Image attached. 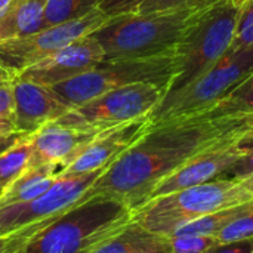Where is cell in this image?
<instances>
[{
	"label": "cell",
	"instance_id": "obj_35",
	"mask_svg": "<svg viewBox=\"0 0 253 253\" xmlns=\"http://www.w3.org/2000/svg\"><path fill=\"white\" fill-rule=\"evenodd\" d=\"M245 1H246V0H231V3H233V4H236L237 7H240Z\"/></svg>",
	"mask_w": 253,
	"mask_h": 253
},
{
	"label": "cell",
	"instance_id": "obj_22",
	"mask_svg": "<svg viewBox=\"0 0 253 253\" xmlns=\"http://www.w3.org/2000/svg\"><path fill=\"white\" fill-rule=\"evenodd\" d=\"M221 0H142L133 12H178V10H203Z\"/></svg>",
	"mask_w": 253,
	"mask_h": 253
},
{
	"label": "cell",
	"instance_id": "obj_23",
	"mask_svg": "<svg viewBox=\"0 0 253 253\" xmlns=\"http://www.w3.org/2000/svg\"><path fill=\"white\" fill-rule=\"evenodd\" d=\"M249 46H253V0H246L239 7L230 49L239 50Z\"/></svg>",
	"mask_w": 253,
	"mask_h": 253
},
{
	"label": "cell",
	"instance_id": "obj_25",
	"mask_svg": "<svg viewBox=\"0 0 253 253\" xmlns=\"http://www.w3.org/2000/svg\"><path fill=\"white\" fill-rule=\"evenodd\" d=\"M170 253H206L216 242L209 236H173L170 237Z\"/></svg>",
	"mask_w": 253,
	"mask_h": 253
},
{
	"label": "cell",
	"instance_id": "obj_11",
	"mask_svg": "<svg viewBox=\"0 0 253 253\" xmlns=\"http://www.w3.org/2000/svg\"><path fill=\"white\" fill-rule=\"evenodd\" d=\"M245 136L246 130L240 127L225 135L206 150L200 151L188 162H185L181 168H178L173 173L166 176L156 187L150 199L200 185L218 179L219 175L225 172H231L234 165L243 156L245 150L242 147V141L245 139Z\"/></svg>",
	"mask_w": 253,
	"mask_h": 253
},
{
	"label": "cell",
	"instance_id": "obj_21",
	"mask_svg": "<svg viewBox=\"0 0 253 253\" xmlns=\"http://www.w3.org/2000/svg\"><path fill=\"white\" fill-rule=\"evenodd\" d=\"M101 0H46L44 28L79 19L95 9H99Z\"/></svg>",
	"mask_w": 253,
	"mask_h": 253
},
{
	"label": "cell",
	"instance_id": "obj_13",
	"mask_svg": "<svg viewBox=\"0 0 253 253\" xmlns=\"http://www.w3.org/2000/svg\"><path fill=\"white\" fill-rule=\"evenodd\" d=\"M150 127V117H142L95 135V138L64 168L61 173H87L105 170Z\"/></svg>",
	"mask_w": 253,
	"mask_h": 253
},
{
	"label": "cell",
	"instance_id": "obj_30",
	"mask_svg": "<svg viewBox=\"0 0 253 253\" xmlns=\"http://www.w3.org/2000/svg\"><path fill=\"white\" fill-rule=\"evenodd\" d=\"M22 136H24V133H21V132H13V133H9V135H1L0 136V153L7 150L9 147H12Z\"/></svg>",
	"mask_w": 253,
	"mask_h": 253
},
{
	"label": "cell",
	"instance_id": "obj_3",
	"mask_svg": "<svg viewBox=\"0 0 253 253\" xmlns=\"http://www.w3.org/2000/svg\"><path fill=\"white\" fill-rule=\"evenodd\" d=\"M200 10L127 12L110 16L90 36L99 43L104 61H135L172 55Z\"/></svg>",
	"mask_w": 253,
	"mask_h": 253
},
{
	"label": "cell",
	"instance_id": "obj_10",
	"mask_svg": "<svg viewBox=\"0 0 253 253\" xmlns=\"http://www.w3.org/2000/svg\"><path fill=\"white\" fill-rule=\"evenodd\" d=\"M110 16L101 9L64 24L46 27L34 34L0 43V73L13 79L24 70L50 56L79 37L89 36Z\"/></svg>",
	"mask_w": 253,
	"mask_h": 253
},
{
	"label": "cell",
	"instance_id": "obj_7",
	"mask_svg": "<svg viewBox=\"0 0 253 253\" xmlns=\"http://www.w3.org/2000/svg\"><path fill=\"white\" fill-rule=\"evenodd\" d=\"M173 53L150 59L101 61L96 67L68 82L52 86L56 98L70 110L132 83H154L168 90L173 76Z\"/></svg>",
	"mask_w": 253,
	"mask_h": 253
},
{
	"label": "cell",
	"instance_id": "obj_27",
	"mask_svg": "<svg viewBox=\"0 0 253 253\" xmlns=\"http://www.w3.org/2000/svg\"><path fill=\"white\" fill-rule=\"evenodd\" d=\"M141 1L142 0H101L99 9L108 16H116L120 13L133 12Z\"/></svg>",
	"mask_w": 253,
	"mask_h": 253
},
{
	"label": "cell",
	"instance_id": "obj_31",
	"mask_svg": "<svg viewBox=\"0 0 253 253\" xmlns=\"http://www.w3.org/2000/svg\"><path fill=\"white\" fill-rule=\"evenodd\" d=\"M237 119H239L242 127L246 130V136H253V113L243 116V117H237Z\"/></svg>",
	"mask_w": 253,
	"mask_h": 253
},
{
	"label": "cell",
	"instance_id": "obj_4",
	"mask_svg": "<svg viewBox=\"0 0 253 253\" xmlns=\"http://www.w3.org/2000/svg\"><path fill=\"white\" fill-rule=\"evenodd\" d=\"M239 179H213L175 193L153 197L132 212L144 228L170 237L178 228L206 215L252 200Z\"/></svg>",
	"mask_w": 253,
	"mask_h": 253
},
{
	"label": "cell",
	"instance_id": "obj_5",
	"mask_svg": "<svg viewBox=\"0 0 253 253\" xmlns=\"http://www.w3.org/2000/svg\"><path fill=\"white\" fill-rule=\"evenodd\" d=\"M237 12L231 0H221L194 16L175 47L173 76L165 96L191 84L228 52Z\"/></svg>",
	"mask_w": 253,
	"mask_h": 253
},
{
	"label": "cell",
	"instance_id": "obj_26",
	"mask_svg": "<svg viewBox=\"0 0 253 253\" xmlns=\"http://www.w3.org/2000/svg\"><path fill=\"white\" fill-rule=\"evenodd\" d=\"M13 86L12 79L0 73V119H13Z\"/></svg>",
	"mask_w": 253,
	"mask_h": 253
},
{
	"label": "cell",
	"instance_id": "obj_19",
	"mask_svg": "<svg viewBox=\"0 0 253 253\" xmlns=\"http://www.w3.org/2000/svg\"><path fill=\"white\" fill-rule=\"evenodd\" d=\"M31 156V135H24L12 147L0 153V194L30 168Z\"/></svg>",
	"mask_w": 253,
	"mask_h": 253
},
{
	"label": "cell",
	"instance_id": "obj_20",
	"mask_svg": "<svg viewBox=\"0 0 253 253\" xmlns=\"http://www.w3.org/2000/svg\"><path fill=\"white\" fill-rule=\"evenodd\" d=\"M253 113V74L206 114L212 119H237Z\"/></svg>",
	"mask_w": 253,
	"mask_h": 253
},
{
	"label": "cell",
	"instance_id": "obj_24",
	"mask_svg": "<svg viewBox=\"0 0 253 253\" xmlns=\"http://www.w3.org/2000/svg\"><path fill=\"white\" fill-rule=\"evenodd\" d=\"M253 237V212L225 225L215 237L218 243H231Z\"/></svg>",
	"mask_w": 253,
	"mask_h": 253
},
{
	"label": "cell",
	"instance_id": "obj_32",
	"mask_svg": "<svg viewBox=\"0 0 253 253\" xmlns=\"http://www.w3.org/2000/svg\"><path fill=\"white\" fill-rule=\"evenodd\" d=\"M13 132H16L15 126H13V122L7 120V119H0V136L1 135H9V133H13Z\"/></svg>",
	"mask_w": 253,
	"mask_h": 253
},
{
	"label": "cell",
	"instance_id": "obj_12",
	"mask_svg": "<svg viewBox=\"0 0 253 253\" xmlns=\"http://www.w3.org/2000/svg\"><path fill=\"white\" fill-rule=\"evenodd\" d=\"M101 61H104L102 47L89 34L65 44L50 56L24 70L16 77L52 87L87 73Z\"/></svg>",
	"mask_w": 253,
	"mask_h": 253
},
{
	"label": "cell",
	"instance_id": "obj_8",
	"mask_svg": "<svg viewBox=\"0 0 253 253\" xmlns=\"http://www.w3.org/2000/svg\"><path fill=\"white\" fill-rule=\"evenodd\" d=\"M163 96L165 89L162 86L154 83H132L71 108L55 122L80 130L102 132L148 117Z\"/></svg>",
	"mask_w": 253,
	"mask_h": 253
},
{
	"label": "cell",
	"instance_id": "obj_28",
	"mask_svg": "<svg viewBox=\"0 0 253 253\" xmlns=\"http://www.w3.org/2000/svg\"><path fill=\"white\" fill-rule=\"evenodd\" d=\"M31 234V228L21 230L10 236H0V253H18Z\"/></svg>",
	"mask_w": 253,
	"mask_h": 253
},
{
	"label": "cell",
	"instance_id": "obj_2",
	"mask_svg": "<svg viewBox=\"0 0 253 253\" xmlns=\"http://www.w3.org/2000/svg\"><path fill=\"white\" fill-rule=\"evenodd\" d=\"M132 218V211L108 197L86 196L31 234L18 253H89Z\"/></svg>",
	"mask_w": 253,
	"mask_h": 253
},
{
	"label": "cell",
	"instance_id": "obj_33",
	"mask_svg": "<svg viewBox=\"0 0 253 253\" xmlns=\"http://www.w3.org/2000/svg\"><path fill=\"white\" fill-rule=\"evenodd\" d=\"M240 182H242V185L251 193L253 194V173L252 175H249V176H246V178H243V179H239Z\"/></svg>",
	"mask_w": 253,
	"mask_h": 253
},
{
	"label": "cell",
	"instance_id": "obj_6",
	"mask_svg": "<svg viewBox=\"0 0 253 253\" xmlns=\"http://www.w3.org/2000/svg\"><path fill=\"white\" fill-rule=\"evenodd\" d=\"M253 74V46L231 50L187 87L163 96L148 116L150 125L206 114Z\"/></svg>",
	"mask_w": 253,
	"mask_h": 253
},
{
	"label": "cell",
	"instance_id": "obj_16",
	"mask_svg": "<svg viewBox=\"0 0 253 253\" xmlns=\"http://www.w3.org/2000/svg\"><path fill=\"white\" fill-rule=\"evenodd\" d=\"M170 237L153 233L141 224L127 221L116 233L98 243L89 253H170Z\"/></svg>",
	"mask_w": 253,
	"mask_h": 253
},
{
	"label": "cell",
	"instance_id": "obj_15",
	"mask_svg": "<svg viewBox=\"0 0 253 253\" xmlns=\"http://www.w3.org/2000/svg\"><path fill=\"white\" fill-rule=\"evenodd\" d=\"M96 133L99 132L80 130L50 122L31 135L33 156L30 166L58 163L64 170V168L79 156Z\"/></svg>",
	"mask_w": 253,
	"mask_h": 253
},
{
	"label": "cell",
	"instance_id": "obj_29",
	"mask_svg": "<svg viewBox=\"0 0 253 253\" xmlns=\"http://www.w3.org/2000/svg\"><path fill=\"white\" fill-rule=\"evenodd\" d=\"M206 253H253V237L231 243H215Z\"/></svg>",
	"mask_w": 253,
	"mask_h": 253
},
{
	"label": "cell",
	"instance_id": "obj_34",
	"mask_svg": "<svg viewBox=\"0 0 253 253\" xmlns=\"http://www.w3.org/2000/svg\"><path fill=\"white\" fill-rule=\"evenodd\" d=\"M12 3H13V0H0V19L7 13Z\"/></svg>",
	"mask_w": 253,
	"mask_h": 253
},
{
	"label": "cell",
	"instance_id": "obj_9",
	"mask_svg": "<svg viewBox=\"0 0 253 253\" xmlns=\"http://www.w3.org/2000/svg\"><path fill=\"white\" fill-rule=\"evenodd\" d=\"M102 172L59 173L53 184L39 197L0 208V236H10L34 225H46L84 199Z\"/></svg>",
	"mask_w": 253,
	"mask_h": 253
},
{
	"label": "cell",
	"instance_id": "obj_18",
	"mask_svg": "<svg viewBox=\"0 0 253 253\" xmlns=\"http://www.w3.org/2000/svg\"><path fill=\"white\" fill-rule=\"evenodd\" d=\"M46 0H13L0 19V43L34 34L44 28Z\"/></svg>",
	"mask_w": 253,
	"mask_h": 253
},
{
	"label": "cell",
	"instance_id": "obj_17",
	"mask_svg": "<svg viewBox=\"0 0 253 253\" xmlns=\"http://www.w3.org/2000/svg\"><path fill=\"white\" fill-rule=\"evenodd\" d=\"M61 172L62 166L58 163L30 166L0 194V208L30 202L39 197L53 184Z\"/></svg>",
	"mask_w": 253,
	"mask_h": 253
},
{
	"label": "cell",
	"instance_id": "obj_1",
	"mask_svg": "<svg viewBox=\"0 0 253 253\" xmlns=\"http://www.w3.org/2000/svg\"><path fill=\"white\" fill-rule=\"evenodd\" d=\"M240 127L239 119H212L208 114L150 125L147 132L101 173L86 196L113 199L133 212L150 200L166 176Z\"/></svg>",
	"mask_w": 253,
	"mask_h": 253
},
{
	"label": "cell",
	"instance_id": "obj_14",
	"mask_svg": "<svg viewBox=\"0 0 253 253\" xmlns=\"http://www.w3.org/2000/svg\"><path fill=\"white\" fill-rule=\"evenodd\" d=\"M13 126L16 132L33 135L44 125L58 120L70 108L64 105L50 87L21 79H12Z\"/></svg>",
	"mask_w": 253,
	"mask_h": 253
}]
</instances>
